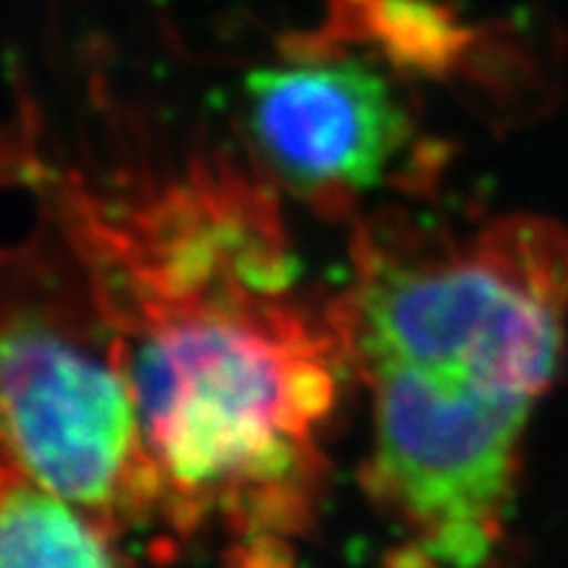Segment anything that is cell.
<instances>
[{"label":"cell","mask_w":568,"mask_h":568,"mask_svg":"<svg viewBox=\"0 0 568 568\" xmlns=\"http://www.w3.org/2000/svg\"><path fill=\"white\" fill-rule=\"evenodd\" d=\"M126 376L140 443L184 500L293 479L305 429L326 400L314 361L224 308L153 324Z\"/></svg>","instance_id":"1"},{"label":"cell","mask_w":568,"mask_h":568,"mask_svg":"<svg viewBox=\"0 0 568 568\" xmlns=\"http://www.w3.org/2000/svg\"><path fill=\"white\" fill-rule=\"evenodd\" d=\"M376 477L426 558L477 568L514 487L535 397L460 368L372 361Z\"/></svg>","instance_id":"2"},{"label":"cell","mask_w":568,"mask_h":568,"mask_svg":"<svg viewBox=\"0 0 568 568\" xmlns=\"http://www.w3.org/2000/svg\"><path fill=\"white\" fill-rule=\"evenodd\" d=\"M355 337L364 364L450 366L535 400L564 358L548 290L481 258L376 272L358 295Z\"/></svg>","instance_id":"3"},{"label":"cell","mask_w":568,"mask_h":568,"mask_svg":"<svg viewBox=\"0 0 568 568\" xmlns=\"http://www.w3.org/2000/svg\"><path fill=\"white\" fill-rule=\"evenodd\" d=\"M3 418L32 481L71 506L116 503L140 439L130 382L55 332L17 322L3 337Z\"/></svg>","instance_id":"4"},{"label":"cell","mask_w":568,"mask_h":568,"mask_svg":"<svg viewBox=\"0 0 568 568\" xmlns=\"http://www.w3.org/2000/svg\"><path fill=\"white\" fill-rule=\"evenodd\" d=\"M255 145L301 190L376 187L408 138L393 84L361 61H303L245 80Z\"/></svg>","instance_id":"5"},{"label":"cell","mask_w":568,"mask_h":568,"mask_svg":"<svg viewBox=\"0 0 568 568\" xmlns=\"http://www.w3.org/2000/svg\"><path fill=\"white\" fill-rule=\"evenodd\" d=\"M0 568H122L103 537L38 481L6 485Z\"/></svg>","instance_id":"6"},{"label":"cell","mask_w":568,"mask_h":568,"mask_svg":"<svg viewBox=\"0 0 568 568\" xmlns=\"http://www.w3.org/2000/svg\"><path fill=\"white\" fill-rule=\"evenodd\" d=\"M368 27L400 55L445 59L456 48L460 30L443 6L429 0H361Z\"/></svg>","instance_id":"7"}]
</instances>
